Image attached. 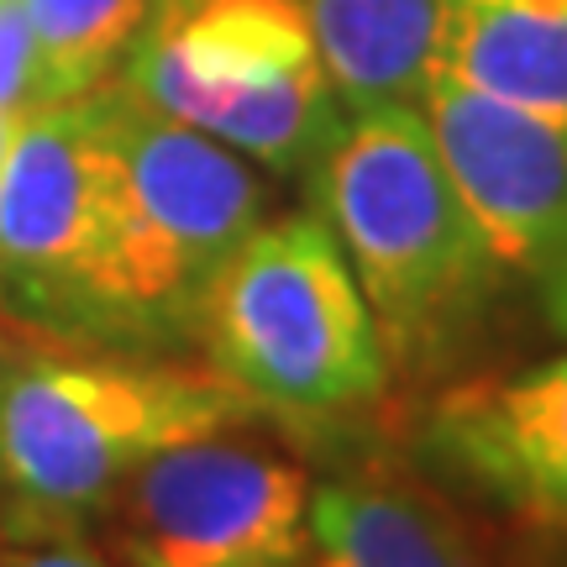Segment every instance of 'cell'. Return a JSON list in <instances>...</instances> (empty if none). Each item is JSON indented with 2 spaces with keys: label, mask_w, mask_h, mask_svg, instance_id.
I'll return each mask as SVG.
<instances>
[{
  "label": "cell",
  "mask_w": 567,
  "mask_h": 567,
  "mask_svg": "<svg viewBox=\"0 0 567 567\" xmlns=\"http://www.w3.org/2000/svg\"><path fill=\"white\" fill-rule=\"evenodd\" d=\"M342 243L389 363H431L505 289L415 101L347 105L305 174Z\"/></svg>",
  "instance_id": "1"
},
{
  "label": "cell",
  "mask_w": 567,
  "mask_h": 567,
  "mask_svg": "<svg viewBox=\"0 0 567 567\" xmlns=\"http://www.w3.org/2000/svg\"><path fill=\"white\" fill-rule=\"evenodd\" d=\"M116 95V174L90 289V352H158L200 337L231 252L268 216V174L195 126Z\"/></svg>",
  "instance_id": "2"
},
{
  "label": "cell",
  "mask_w": 567,
  "mask_h": 567,
  "mask_svg": "<svg viewBox=\"0 0 567 567\" xmlns=\"http://www.w3.org/2000/svg\"><path fill=\"white\" fill-rule=\"evenodd\" d=\"M205 352L247 405L342 415L389 389V347L316 205L264 216L205 300Z\"/></svg>",
  "instance_id": "3"
},
{
  "label": "cell",
  "mask_w": 567,
  "mask_h": 567,
  "mask_svg": "<svg viewBox=\"0 0 567 567\" xmlns=\"http://www.w3.org/2000/svg\"><path fill=\"white\" fill-rule=\"evenodd\" d=\"M116 90L268 179H305L347 111L300 0H158Z\"/></svg>",
  "instance_id": "4"
},
{
  "label": "cell",
  "mask_w": 567,
  "mask_h": 567,
  "mask_svg": "<svg viewBox=\"0 0 567 567\" xmlns=\"http://www.w3.org/2000/svg\"><path fill=\"white\" fill-rule=\"evenodd\" d=\"M221 373L126 358H0V494L38 520H80L147 457L247 415Z\"/></svg>",
  "instance_id": "5"
},
{
  "label": "cell",
  "mask_w": 567,
  "mask_h": 567,
  "mask_svg": "<svg viewBox=\"0 0 567 567\" xmlns=\"http://www.w3.org/2000/svg\"><path fill=\"white\" fill-rule=\"evenodd\" d=\"M111 84L21 111L0 163V316L90 347V289L116 174Z\"/></svg>",
  "instance_id": "6"
},
{
  "label": "cell",
  "mask_w": 567,
  "mask_h": 567,
  "mask_svg": "<svg viewBox=\"0 0 567 567\" xmlns=\"http://www.w3.org/2000/svg\"><path fill=\"white\" fill-rule=\"evenodd\" d=\"M446 174L505 284L567 331V122L431 69L415 90Z\"/></svg>",
  "instance_id": "7"
},
{
  "label": "cell",
  "mask_w": 567,
  "mask_h": 567,
  "mask_svg": "<svg viewBox=\"0 0 567 567\" xmlns=\"http://www.w3.org/2000/svg\"><path fill=\"white\" fill-rule=\"evenodd\" d=\"M116 542L126 567H305L310 478L264 446L195 436L126 478Z\"/></svg>",
  "instance_id": "8"
},
{
  "label": "cell",
  "mask_w": 567,
  "mask_h": 567,
  "mask_svg": "<svg viewBox=\"0 0 567 567\" xmlns=\"http://www.w3.org/2000/svg\"><path fill=\"white\" fill-rule=\"evenodd\" d=\"M421 463L520 526L567 530V347L446 389L421 421Z\"/></svg>",
  "instance_id": "9"
},
{
  "label": "cell",
  "mask_w": 567,
  "mask_h": 567,
  "mask_svg": "<svg viewBox=\"0 0 567 567\" xmlns=\"http://www.w3.org/2000/svg\"><path fill=\"white\" fill-rule=\"evenodd\" d=\"M431 69L567 122V0H442Z\"/></svg>",
  "instance_id": "10"
},
{
  "label": "cell",
  "mask_w": 567,
  "mask_h": 567,
  "mask_svg": "<svg viewBox=\"0 0 567 567\" xmlns=\"http://www.w3.org/2000/svg\"><path fill=\"white\" fill-rule=\"evenodd\" d=\"M342 105L415 101L431 74L442 0H300Z\"/></svg>",
  "instance_id": "11"
},
{
  "label": "cell",
  "mask_w": 567,
  "mask_h": 567,
  "mask_svg": "<svg viewBox=\"0 0 567 567\" xmlns=\"http://www.w3.org/2000/svg\"><path fill=\"white\" fill-rule=\"evenodd\" d=\"M305 567H478L452 530L410 494L337 484L310 494Z\"/></svg>",
  "instance_id": "12"
},
{
  "label": "cell",
  "mask_w": 567,
  "mask_h": 567,
  "mask_svg": "<svg viewBox=\"0 0 567 567\" xmlns=\"http://www.w3.org/2000/svg\"><path fill=\"white\" fill-rule=\"evenodd\" d=\"M38 53V101H80L116 80L158 0H21Z\"/></svg>",
  "instance_id": "13"
},
{
  "label": "cell",
  "mask_w": 567,
  "mask_h": 567,
  "mask_svg": "<svg viewBox=\"0 0 567 567\" xmlns=\"http://www.w3.org/2000/svg\"><path fill=\"white\" fill-rule=\"evenodd\" d=\"M38 101V53L21 0H0V111H32Z\"/></svg>",
  "instance_id": "14"
},
{
  "label": "cell",
  "mask_w": 567,
  "mask_h": 567,
  "mask_svg": "<svg viewBox=\"0 0 567 567\" xmlns=\"http://www.w3.org/2000/svg\"><path fill=\"white\" fill-rule=\"evenodd\" d=\"M0 567H105L101 551H90L74 536H59V542H38V547L11 551Z\"/></svg>",
  "instance_id": "15"
},
{
  "label": "cell",
  "mask_w": 567,
  "mask_h": 567,
  "mask_svg": "<svg viewBox=\"0 0 567 567\" xmlns=\"http://www.w3.org/2000/svg\"><path fill=\"white\" fill-rule=\"evenodd\" d=\"M17 122H21V116L0 111V163H6V147H11V137H17ZM0 337H6V316H0Z\"/></svg>",
  "instance_id": "16"
}]
</instances>
